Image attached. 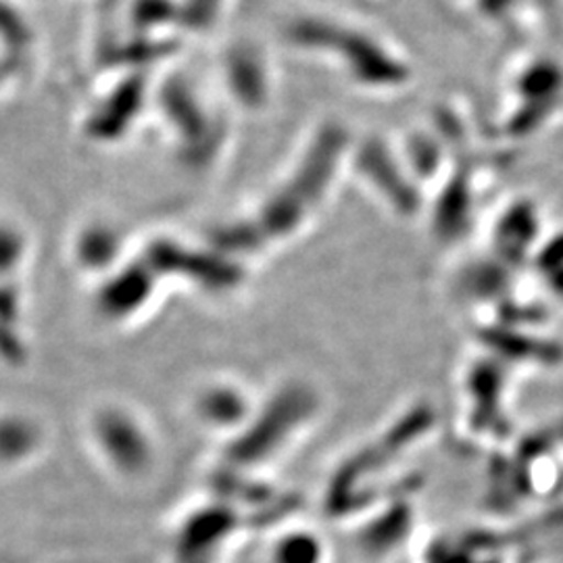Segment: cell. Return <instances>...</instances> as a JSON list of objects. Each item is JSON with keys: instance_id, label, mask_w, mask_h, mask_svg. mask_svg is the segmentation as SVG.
Wrapping results in <instances>:
<instances>
[{"instance_id": "6da1fadb", "label": "cell", "mask_w": 563, "mask_h": 563, "mask_svg": "<svg viewBox=\"0 0 563 563\" xmlns=\"http://www.w3.org/2000/svg\"><path fill=\"white\" fill-rule=\"evenodd\" d=\"M242 405H244V399L232 388L207 390L199 401L202 418H207L209 422L220 423V426L241 418Z\"/></svg>"}, {"instance_id": "7a4b0ae2", "label": "cell", "mask_w": 563, "mask_h": 563, "mask_svg": "<svg viewBox=\"0 0 563 563\" xmlns=\"http://www.w3.org/2000/svg\"><path fill=\"white\" fill-rule=\"evenodd\" d=\"M322 544L307 532L286 534L274 549V563H320Z\"/></svg>"}, {"instance_id": "3957f363", "label": "cell", "mask_w": 563, "mask_h": 563, "mask_svg": "<svg viewBox=\"0 0 563 563\" xmlns=\"http://www.w3.org/2000/svg\"><path fill=\"white\" fill-rule=\"evenodd\" d=\"M562 69L551 63H543V65L530 69L522 81L523 92L534 99H549L551 95L562 90Z\"/></svg>"}, {"instance_id": "277c9868", "label": "cell", "mask_w": 563, "mask_h": 563, "mask_svg": "<svg viewBox=\"0 0 563 563\" xmlns=\"http://www.w3.org/2000/svg\"><path fill=\"white\" fill-rule=\"evenodd\" d=\"M547 263L549 265H563V236L553 242L547 251Z\"/></svg>"}]
</instances>
